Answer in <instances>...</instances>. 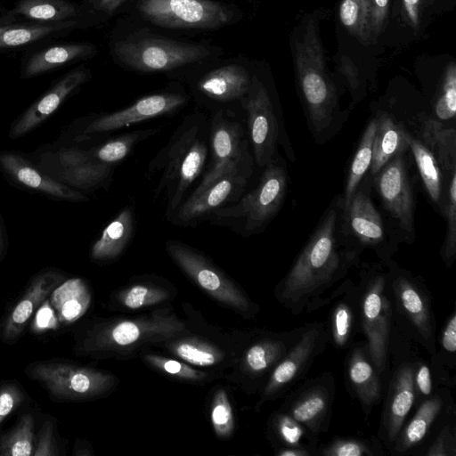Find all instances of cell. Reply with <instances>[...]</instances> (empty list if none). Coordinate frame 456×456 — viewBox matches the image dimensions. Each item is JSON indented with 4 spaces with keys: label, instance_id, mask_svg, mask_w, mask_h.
<instances>
[{
    "label": "cell",
    "instance_id": "6da1fadb",
    "mask_svg": "<svg viewBox=\"0 0 456 456\" xmlns=\"http://www.w3.org/2000/svg\"><path fill=\"white\" fill-rule=\"evenodd\" d=\"M338 224V207L333 204L277 285V300L294 315L310 314L330 304L331 288L356 261V249L339 244Z\"/></svg>",
    "mask_w": 456,
    "mask_h": 456
},
{
    "label": "cell",
    "instance_id": "7a4b0ae2",
    "mask_svg": "<svg viewBox=\"0 0 456 456\" xmlns=\"http://www.w3.org/2000/svg\"><path fill=\"white\" fill-rule=\"evenodd\" d=\"M209 150V124L202 114L187 116L149 166L160 178L157 194L167 197V218L183 203L193 182L203 172Z\"/></svg>",
    "mask_w": 456,
    "mask_h": 456
},
{
    "label": "cell",
    "instance_id": "3957f363",
    "mask_svg": "<svg viewBox=\"0 0 456 456\" xmlns=\"http://www.w3.org/2000/svg\"><path fill=\"white\" fill-rule=\"evenodd\" d=\"M293 55L300 94L305 102L313 130L326 132L338 111L336 88L324 61L317 22L305 20L293 39Z\"/></svg>",
    "mask_w": 456,
    "mask_h": 456
},
{
    "label": "cell",
    "instance_id": "277c9868",
    "mask_svg": "<svg viewBox=\"0 0 456 456\" xmlns=\"http://www.w3.org/2000/svg\"><path fill=\"white\" fill-rule=\"evenodd\" d=\"M393 328L418 343L432 357L437 349L436 315L428 288L411 273L390 265L387 273Z\"/></svg>",
    "mask_w": 456,
    "mask_h": 456
},
{
    "label": "cell",
    "instance_id": "5b68a950",
    "mask_svg": "<svg viewBox=\"0 0 456 456\" xmlns=\"http://www.w3.org/2000/svg\"><path fill=\"white\" fill-rule=\"evenodd\" d=\"M264 168L254 190L233 204L218 208L209 218L236 224L235 229L243 236L263 232L282 206L288 188L287 171L278 158Z\"/></svg>",
    "mask_w": 456,
    "mask_h": 456
},
{
    "label": "cell",
    "instance_id": "8992f818",
    "mask_svg": "<svg viewBox=\"0 0 456 456\" xmlns=\"http://www.w3.org/2000/svg\"><path fill=\"white\" fill-rule=\"evenodd\" d=\"M356 286L359 329L366 338L370 359L381 375L387 370L394 325L387 273L366 272Z\"/></svg>",
    "mask_w": 456,
    "mask_h": 456
},
{
    "label": "cell",
    "instance_id": "52a82bcc",
    "mask_svg": "<svg viewBox=\"0 0 456 456\" xmlns=\"http://www.w3.org/2000/svg\"><path fill=\"white\" fill-rule=\"evenodd\" d=\"M242 124L234 116L221 110L209 122L210 161L200 183L188 196L193 199L213 183L227 175L250 178L253 174V155Z\"/></svg>",
    "mask_w": 456,
    "mask_h": 456
},
{
    "label": "cell",
    "instance_id": "ba28073f",
    "mask_svg": "<svg viewBox=\"0 0 456 456\" xmlns=\"http://www.w3.org/2000/svg\"><path fill=\"white\" fill-rule=\"evenodd\" d=\"M114 53L127 66L145 72L169 70L209 54L208 49L201 45L159 38L118 42Z\"/></svg>",
    "mask_w": 456,
    "mask_h": 456
},
{
    "label": "cell",
    "instance_id": "9c48e42d",
    "mask_svg": "<svg viewBox=\"0 0 456 456\" xmlns=\"http://www.w3.org/2000/svg\"><path fill=\"white\" fill-rule=\"evenodd\" d=\"M416 407L414 415L405 421L390 448L392 455L419 454L421 450L426 452L440 428L455 418L454 403L446 386L435 389Z\"/></svg>",
    "mask_w": 456,
    "mask_h": 456
},
{
    "label": "cell",
    "instance_id": "30bf717a",
    "mask_svg": "<svg viewBox=\"0 0 456 456\" xmlns=\"http://www.w3.org/2000/svg\"><path fill=\"white\" fill-rule=\"evenodd\" d=\"M330 341L323 322L305 324L297 342L273 369L264 388V399H273L289 390L303 379L314 361L322 354Z\"/></svg>",
    "mask_w": 456,
    "mask_h": 456
},
{
    "label": "cell",
    "instance_id": "8fae6325",
    "mask_svg": "<svg viewBox=\"0 0 456 456\" xmlns=\"http://www.w3.org/2000/svg\"><path fill=\"white\" fill-rule=\"evenodd\" d=\"M139 9L152 23L167 28H213L232 18L229 9L212 0H142Z\"/></svg>",
    "mask_w": 456,
    "mask_h": 456
},
{
    "label": "cell",
    "instance_id": "7c38bea8",
    "mask_svg": "<svg viewBox=\"0 0 456 456\" xmlns=\"http://www.w3.org/2000/svg\"><path fill=\"white\" fill-rule=\"evenodd\" d=\"M335 395L336 378L331 372H324L291 393L281 411L317 439L329 428Z\"/></svg>",
    "mask_w": 456,
    "mask_h": 456
},
{
    "label": "cell",
    "instance_id": "4fadbf2b",
    "mask_svg": "<svg viewBox=\"0 0 456 456\" xmlns=\"http://www.w3.org/2000/svg\"><path fill=\"white\" fill-rule=\"evenodd\" d=\"M247 114L249 142L254 161L265 167L275 157L278 123L273 102L263 83L256 77L240 100Z\"/></svg>",
    "mask_w": 456,
    "mask_h": 456
},
{
    "label": "cell",
    "instance_id": "5bb4252c",
    "mask_svg": "<svg viewBox=\"0 0 456 456\" xmlns=\"http://www.w3.org/2000/svg\"><path fill=\"white\" fill-rule=\"evenodd\" d=\"M404 152L391 159L375 175L379 197L398 226L414 233V200Z\"/></svg>",
    "mask_w": 456,
    "mask_h": 456
},
{
    "label": "cell",
    "instance_id": "9a60e30c",
    "mask_svg": "<svg viewBox=\"0 0 456 456\" xmlns=\"http://www.w3.org/2000/svg\"><path fill=\"white\" fill-rule=\"evenodd\" d=\"M415 361L406 360L391 376L384 402L378 439L388 451L416 403Z\"/></svg>",
    "mask_w": 456,
    "mask_h": 456
},
{
    "label": "cell",
    "instance_id": "2e32d148",
    "mask_svg": "<svg viewBox=\"0 0 456 456\" xmlns=\"http://www.w3.org/2000/svg\"><path fill=\"white\" fill-rule=\"evenodd\" d=\"M26 373L57 398H81L97 392L102 376L85 368L60 361H43L31 364Z\"/></svg>",
    "mask_w": 456,
    "mask_h": 456
},
{
    "label": "cell",
    "instance_id": "e0dca14e",
    "mask_svg": "<svg viewBox=\"0 0 456 456\" xmlns=\"http://www.w3.org/2000/svg\"><path fill=\"white\" fill-rule=\"evenodd\" d=\"M166 248L177 265L202 289L218 299L247 311L249 303L201 254L178 240H170Z\"/></svg>",
    "mask_w": 456,
    "mask_h": 456
},
{
    "label": "cell",
    "instance_id": "ac0fdd59",
    "mask_svg": "<svg viewBox=\"0 0 456 456\" xmlns=\"http://www.w3.org/2000/svg\"><path fill=\"white\" fill-rule=\"evenodd\" d=\"M248 179L238 175H224L196 198L185 199L167 219L177 225H195L209 218L211 214L218 208L239 200Z\"/></svg>",
    "mask_w": 456,
    "mask_h": 456
},
{
    "label": "cell",
    "instance_id": "d6986e66",
    "mask_svg": "<svg viewBox=\"0 0 456 456\" xmlns=\"http://www.w3.org/2000/svg\"><path fill=\"white\" fill-rule=\"evenodd\" d=\"M182 94L163 93L143 96L128 107L102 115L84 130L86 134L113 132L123 127L171 113L185 104Z\"/></svg>",
    "mask_w": 456,
    "mask_h": 456
},
{
    "label": "cell",
    "instance_id": "ffe728a7",
    "mask_svg": "<svg viewBox=\"0 0 456 456\" xmlns=\"http://www.w3.org/2000/svg\"><path fill=\"white\" fill-rule=\"evenodd\" d=\"M342 212L348 233L362 246L374 248L384 261L389 262L391 254L385 247V224L369 194L358 187Z\"/></svg>",
    "mask_w": 456,
    "mask_h": 456
},
{
    "label": "cell",
    "instance_id": "44dd1931",
    "mask_svg": "<svg viewBox=\"0 0 456 456\" xmlns=\"http://www.w3.org/2000/svg\"><path fill=\"white\" fill-rule=\"evenodd\" d=\"M346 382L349 393L356 398L368 416L382 399L380 375L373 366L366 343L351 346L345 364Z\"/></svg>",
    "mask_w": 456,
    "mask_h": 456
},
{
    "label": "cell",
    "instance_id": "7402d4cb",
    "mask_svg": "<svg viewBox=\"0 0 456 456\" xmlns=\"http://www.w3.org/2000/svg\"><path fill=\"white\" fill-rule=\"evenodd\" d=\"M62 279L63 276L61 273L49 271L39 274L31 281L4 322L3 330L4 339L13 340L20 336L32 314Z\"/></svg>",
    "mask_w": 456,
    "mask_h": 456
},
{
    "label": "cell",
    "instance_id": "603a6c76",
    "mask_svg": "<svg viewBox=\"0 0 456 456\" xmlns=\"http://www.w3.org/2000/svg\"><path fill=\"white\" fill-rule=\"evenodd\" d=\"M86 76L85 69H76L63 77L16 122L11 136L16 138L23 135L49 118L64 99L85 82Z\"/></svg>",
    "mask_w": 456,
    "mask_h": 456
},
{
    "label": "cell",
    "instance_id": "cb8c5ba5",
    "mask_svg": "<svg viewBox=\"0 0 456 456\" xmlns=\"http://www.w3.org/2000/svg\"><path fill=\"white\" fill-rule=\"evenodd\" d=\"M251 84L248 72L239 65H227L214 69L198 83L199 90L207 97L220 102L241 100Z\"/></svg>",
    "mask_w": 456,
    "mask_h": 456
},
{
    "label": "cell",
    "instance_id": "d4e9b609",
    "mask_svg": "<svg viewBox=\"0 0 456 456\" xmlns=\"http://www.w3.org/2000/svg\"><path fill=\"white\" fill-rule=\"evenodd\" d=\"M0 164L11 176L27 187L61 199L69 200H87L80 192L38 172L25 159L19 155L12 153L0 154Z\"/></svg>",
    "mask_w": 456,
    "mask_h": 456
},
{
    "label": "cell",
    "instance_id": "484cf974",
    "mask_svg": "<svg viewBox=\"0 0 456 456\" xmlns=\"http://www.w3.org/2000/svg\"><path fill=\"white\" fill-rule=\"evenodd\" d=\"M332 306L329 318L330 340L338 348L347 347L353 339L358 322L357 286L347 280L345 289L338 297Z\"/></svg>",
    "mask_w": 456,
    "mask_h": 456
},
{
    "label": "cell",
    "instance_id": "4316f807",
    "mask_svg": "<svg viewBox=\"0 0 456 456\" xmlns=\"http://www.w3.org/2000/svg\"><path fill=\"white\" fill-rule=\"evenodd\" d=\"M377 127L372 145L370 174L374 176L391 159L408 149L405 129L387 112L376 118Z\"/></svg>",
    "mask_w": 456,
    "mask_h": 456
},
{
    "label": "cell",
    "instance_id": "83f0119b",
    "mask_svg": "<svg viewBox=\"0 0 456 456\" xmlns=\"http://www.w3.org/2000/svg\"><path fill=\"white\" fill-rule=\"evenodd\" d=\"M134 216L131 208H122L102 230L92 247L91 255L95 260L117 257L126 247L134 234Z\"/></svg>",
    "mask_w": 456,
    "mask_h": 456
},
{
    "label": "cell",
    "instance_id": "f1b7e54d",
    "mask_svg": "<svg viewBox=\"0 0 456 456\" xmlns=\"http://www.w3.org/2000/svg\"><path fill=\"white\" fill-rule=\"evenodd\" d=\"M420 141L434 154L439 167L446 173L456 169V131L446 128L431 117L419 118Z\"/></svg>",
    "mask_w": 456,
    "mask_h": 456
},
{
    "label": "cell",
    "instance_id": "f546056e",
    "mask_svg": "<svg viewBox=\"0 0 456 456\" xmlns=\"http://www.w3.org/2000/svg\"><path fill=\"white\" fill-rule=\"evenodd\" d=\"M49 300L59 322L69 324L86 313L90 303V294L82 279L73 278L55 287Z\"/></svg>",
    "mask_w": 456,
    "mask_h": 456
},
{
    "label": "cell",
    "instance_id": "4dcf8cb0",
    "mask_svg": "<svg viewBox=\"0 0 456 456\" xmlns=\"http://www.w3.org/2000/svg\"><path fill=\"white\" fill-rule=\"evenodd\" d=\"M405 139L429 198L436 205H439L444 196V183L441 167L430 150L407 130Z\"/></svg>",
    "mask_w": 456,
    "mask_h": 456
},
{
    "label": "cell",
    "instance_id": "1f68e13d",
    "mask_svg": "<svg viewBox=\"0 0 456 456\" xmlns=\"http://www.w3.org/2000/svg\"><path fill=\"white\" fill-rule=\"evenodd\" d=\"M94 51L88 45L67 44L54 45L34 54L25 69L27 77L46 72L71 61L89 55Z\"/></svg>",
    "mask_w": 456,
    "mask_h": 456
},
{
    "label": "cell",
    "instance_id": "d6a6232c",
    "mask_svg": "<svg viewBox=\"0 0 456 456\" xmlns=\"http://www.w3.org/2000/svg\"><path fill=\"white\" fill-rule=\"evenodd\" d=\"M376 127L377 121L375 118L370 120L365 128L355 154L352 159L345 186L344 196L341 202L342 211L347 208L354 191L359 187L362 177L370 169Z\"/></svg>",
    "mask_w": 456,
    "mask_h": 456
},
{
    "label": "cell",
    "instance_id": "836d02e7",
    "mask_svg": "<svg viewBox=\"0 0 456 456\" xmlns=\"http://www.w3.org/2000/svg\"><path fill=\"white\" fill-rule=\"evenodd\" d=\"M273 431L280 444L279 450L303 449L316 455V448L305 443L308 441L317 446V439L314 438L305 428L286 412L280 411L273 418Z\"/></svg>",
    "mask_w": 456,
    "mask_h": 456
},
{
    "label": "cell",
    "instance_id": "e575fe53",
    "mask_svg": "<svg viewBox=\"0 0 456 456\" xmlns=\"http://www.w3.org/2000/svg\"><path fill=\"white\" fill-rule=\"evenodd\" d=\"M156 132L157 129H147L117 135L100 145L94 152H88L90 159L109 166L118 163L126 158L139 142L151 136Z\"/></svg>",
    "mask_w": 456,
    "mask_h": 456
},
{
    "label": "cell",
    "instance_id": "d590c367",
    "mask_svg": "<svg viewBox=\"0 0 456 456\" xmlns=\"http://www.w3.org/2000/svg\"><path fill=\"white\" fill-rule=\"evenodd\" d=\"M13 12L37 21H62L76 15L65 0H21Z\"/></svg>",
    "mask_w": 456,
    "mask_h": 456
},
{
    "label": "cell",
    "instance_id": "8d00e7d4",
    "mask_svg": "<svg viewBox=\"0 0 456 456\" xmlns=\"http://www.w3.org/2000/svg\"><path fill=\"white\" fill-rule=\"evenodd\" d=\"M34 451V419L26 413L0 438V456H31Z\"/></svg>",
    "mask_w": 456,
    "mask_h": 456
},
{
    "label": "cell",
    "instance_id": "74e56055",
    "mask_svg": "<svg viewBox=\"0 0 456 456\" xmlns=\"http://www.w3.org/2000/svg\"><path fill=\"white\" fill-rule=\"evenodd\" d=\"M321 456H382V443L377 438L334 437L330 443L316 448Z\"/></svg>",
    "mask_w": 456,
    "mask_h": 456
},
{
    "label": "cell",
    "instance_id": "f35d334b",
    "mask_svg": "<svg viewBox=\"0 0 456 456\" xmlns=\"http://www.w3.org/2000/svg\"><path fill=\"white\" fill-rule=\"evenodd\" d=\"M74 24L75 21H66L53 25L0 26V48L30 44Z\"/></svg>",
    "mask_w": 456,
    "mask_h": 456
},
{
    "label": "cell",
    "instance_id": "ab89813d",
    "mask_svg": "<svg viewBox=\"0 0 456 456\" xmlns=\"http://www.w3.org/2000/svg\"><path fill=\"white\" fill-rule=\"evenodd\" d=\"M371 0H342L338 9L343 27L357 39L369 43V21Z\"/></svg>",
    "mask_w": 456,
    "mask_h": 456
},
{
    "label": "cell",
    "instance_id": "60d3db41",
    "mask_svg": "<svg viewBox=\"0 0 456 456\" xmlns=\"http://www.w3.org/2000/svg\"><path fill=\"white\" fill-rule=\"evenodd\" d=\"M448 175L446 198L443 208V213L447 221V230L441 256L446 266L450 267L456 255V169L452 170Z\"/></svg>",
    "mask_w": 456,
    "mask_h": 456
},
{
    "label": "cell",
    "instance_id": "b9f144b4",
    "mask_svg": "<svg viewBox=\"0 0 456 456\" xmlns=\"http://www.w3.org/2000/svg\"><path fill=\"white\" fill-rule=\"evenodd\" d=\"M439 351L436 350L432 358L434 373L440 377L444 366L448 370L454 369L456 359V311H452L447 318L438 338Z\"/></svg>",
    "mask_w": 456,
    "mask_h": 456
},
{
    "label": "cell",
    "instance_id": "7bdbcfd3",
    "mask_svg": "<svg viewBox=\"0 0 456 456\" xmlns=\"http://www.w3.org/2000/svg\"><path fill=\"white\" fill-rule=\"evenodd\" d=\"M111 175V167L94 160H88L77 167L64 169L62 178L80 188L102 184Z\"/></svg>",
    "mask_w": 456,
    "mask_h": 456
},
{
    "label": "cell",
    "instance_id": "ee69618b",
    "mask_svg": "<svg viewBox=\"0 0 456 456\" xmlns=\"http://www.w3.org/2000/svg\"><path fill=\"white\" fill-rule=\"evenodd\" d=\"M440 86L434 112L437 120H449L456 113V67L453 61L444 69Z\"/></svg>",
    "mask_w": 456,
    "mask_h": 456
},
{
    "label": "cell",
    "instance_id": "f6af8a7d",
    "mask_svg": "<svg viewBox=\"0 0 456 456\" xmlns=\"http://www.w3.org/2000/svg\"><path fill=\"white\" fill-rule=\"evenodd\" d=\"M424 454L427 456L456 455L455 418L447 421L440 428Z\"/></svg>",
    "mask_w": 456,
    "mask_h": 456
},
{
    "label": "cell",
    "instance_id": "bcb514c9",
    "mask_svg": "<svg viewBox=\"0 0 456 456\" xmlns=\"http://www.w3.org/2000/svg\"><path fill=\"white\" fill-rule=\"evenodd\" d=\"M431 3L432 0H398L401 17L415 32L420 30Z\"/></svg>",
    "mask_w": 456,
    "mask_h": 456
},
{
    "label": "cell",
    "instance_id": "7dc6e473",
    "mask_svg": "<svg viewBox=\"0 0 456 456\" xmlns=\"http://www.w3.org/2000/svg\"><path fill=\"white\" fill-rule=\"evenodd\" d=\"M175 352L187 362L198 366H209L216 362V354L212 348L193 342L179 344Z\"/></svg>",
    "mask_w": 456,
    "mask_h": 456
},
{
    "label": "cell",
    "instance_id": "c3c4849f",
    "mask_svg": "<svg viewBox=\"0 0 456 456\" xmlns=\"http://www.w3.org/2000/svg\"><path fill=\"white\" fill-rule=\"evenodd\" d=\"M414 387L416 393L415 406L431 395L435 390L429 365L420 359L415 361Z\"/></svg>",
    "mask_w": 456,
    "mask_h": 456
},
{
    "label": "cell",
    "instance_id": "681fc988",
    "mask_svg": "<svg viewBox=\"0 0 456 456\" xmlns=\"http://www.w3.org/2000/svg\"><path fill=\"white\" fill-rule=\"evenodd\" d=\"M212 423L216 433L226 434L230 431L232 422L231 405L225 394L220 393L211 412Z\"/></svg>",
    "mask_w": 456,
    "mask_h": 456
},
{
    "label": "cell",
    "instance_id": "f907efd6",
    "mask_svg": "<svg viewBox=\"0 0 456 456\" xmlns=\"http://www.w3.org/2000/svg\"><path fill=\"white\" fill-rule=\"evenodd\" d=\"M390 0H371L369 21V39L376 40L385 28Z\"/></svg>",
    "mask_w": 456,
    "mask_h": 456
},
{
    "label": "cell",
    "instance_id": "816d5d0a",
    "mask_svg": "<svg viewBox=\"0 0 456 456\" xmlns=\"http://www.w3.org/2000/svg\"><path fill=\"white\" fill-rule=\"evenodd\" d=\"M24 398L22 391L16 385L5 384L0 387V425Z\"/></svg>",
    "mask_w": 456,
    "mask_h": 456
},
{
    "label": "cell",
    "instance_id": "f5cc1de1",
    "mask_svg": "<svg viewBox=\"0 0 456 456\" xmlns=\"http://www.w3.org/2000/svg\"><path fill=\"white\" fill-rule=\"evenodd\" d=\"M59 324V320L50 300L45 299L36 311L31 330L34 332L41 333L50 330H56Z\"/></svg>",
    "mask_w": 456,
    "mask_h": 456
},
{
    "label": "cell",
    "instance_id": "db71d44e",
    "mask_svg": "<svg viewBox=\"0 0 456 456\" xmlns=\"http://www.w3.org/2000/svg\"><path fill=\"white\" fill-rule=\"evenodd\" d=\"M38 435L33 455L56 456L58 454V448L53 436V426L52 422L46 420L42 426Z\"/></svg>",
    "mask_w": 456,
    "mask_h": 456
},
{
    "label": "cell",
    "instance_id": "11a10c76",
    "mask_svg": "<svg viewBox=\"0 0 456 456\" xmlns=\"http://www.w3.org/2000/svg\"><path fill=\"white\" fill-rule=\"evenodd\" d=\"M140 328L133 322L126 321L116 325L111 330L112 340L119 346L131 345L138 340Z\"/></svg>",
    "mask_w": 456,
    "mask_h": 456
},
{
    "label": "cell",
    "instance_id": "9f6ffc18",
    "mask_svg": "<svg viewBox=\"0 0 456 456\" xmlns=\"http://www.w3.org/2000/svg\"><path fill=\"white\" fill-rule=\"evenodd\" d=\"M59 160L64 169L71 168L91 160L87 151L70 148L63 149L59 152Z\"/></svg>",
    "mask_w": 456,
    "mask_h": 456
},
{
    "label": "cell",
    "instance_id": "6f0895ef",
    "mask_svg": "<svg viewBox=\"0 0 456 456\" xmlns=\"http://www.w3.org/2000/svg\"><path fill=\"white\" fill-rule=\"evenodd\" d=\"M150 297V290L142 285L132 287L124 297V305L131 309H137L147 303Z\"/></svg>",
    "mask_w": 456,
    "mask_h": 456
},
{
    "label": "cell",
    "instance_id": "680465c9",
    "mask_svg": "<svg viewBox=\"0 0 456 456\" xmlns=\"http://www.w3.org/2000/svg\"><path fill=\"white\" fill-rule=\"evenodd\" d=\"M161 366L165 371L173 375H186V369L178 362L174 360H164Z\"/></svg>",
    "mask_w": 456,
    "mask_h": 456
},
{
    "label": "cell",
    "instance_id": "91938a15",
    "mask_svg": "<svg viewBox=\"0 0 456 456\" xmlns=\"http://www.w3.org/2000/svg\"><path fill=\"white\" fill-rule=\"evenodd\" d=\"M126 1L127 0H101L99 7L105 12H112Z\"/></svg>",
    "mask_w": 456,
    "mask_h": 456
},
{
    "label": "cell",
    "instance_id": "94428289",
    "mask_svg": "<svg viewBox=\"0 0 456 456\" xmlns=\"http://www.w3.org/2000/svg\"><path fill=\"white\" fill-rule=\"evenodd\" d=\"M277 456H313V453L303 449H283L276 453Z\"/></svg>",
    "mask_w": 456,
    "mask_h": 456
},
{
    "label": "cell",
    "instance_id": "6125c7cd",
    "mask_svg": "<svg viewBox=\"0 0 456 456\" xmlns=\"http://www.w3.org/2000/svg\"><path fill=\"white\" fill-rule=\"evenodd\" d=\"M3 239H2V234H1V229H0V254L2 253V250H3Z\"/></svg>",
    "mask_w": 456,
    "mask_h": 456
}]
</instances>
